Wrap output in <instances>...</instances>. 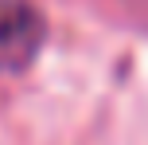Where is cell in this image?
Instances as JSON below:
<instances>
[{"label": "cell", "mask_w": 148, "mask_h": 145, "mask_svg": "<svg viewBox=\"0 0 148 145\" xmlns=\"http://www.w3.org/2000/svg\"><path fill=\"white\" fill-rule=\"evenodd\" d=\"M47 39V20L27 0H0V75L31 67Z\"/></svg>", "instance_id": "cell-1"}]
</instances>
